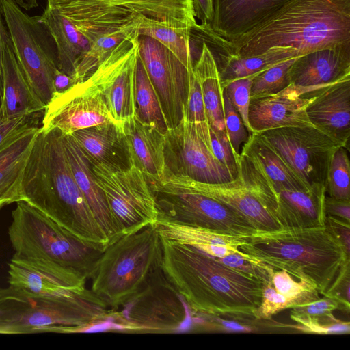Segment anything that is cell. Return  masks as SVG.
I'll use <instances>...</instances> for the list:
<instances>
[{
  "label": "cell",
  "mask_w": 350,
  "mask_h": 350,
  "mask_svg": "<svg viewBox=\"0 0 350 350\" xmlns=\"http://www.w3.org/2000/svg\"><path fill=\"white\" fill-rule=\"evenodd\" d=\"M9 286L36 295H53L85 288L81 274L57 263L14 254L8 263Z\"/></svg>",
  "instance_id": "obj_17"
},
{
  "label": "cell",
  "mask_w": 350,
  "mask_h": 350,
  "mask_svg": "<svg viewBox=\"0 0 350 350\" xmlns=\"http://www.w3.org/2000/svg\"><path fill=\"white\" fill-rule=\"evenodd\" d=\"M137 33L134 25L114 31L89 34L92 41L81 57L72 78L75 83L85 79L112 52L116 46L131 34Z\"/></svg>",
  "instance_id": "obj_34"
},
{
  "label": "cell",
  "mask_w": 350,
  "mask_h": 350,
  "mask_svg": "<svg viewBox=\"0 0 350 350\" xmlns=\"http://www.w3.org/2000/svg\"><path fill=\"white\" fill-rule=\"evenodd\" d=\"M62 139L74 178L110 244L121 236L113 224L104 193L97 183L91 165L72 137L62 134Z\"/></svg>",
  "instance_id": "obj_25"
},
{
  "label": "cell",
  "mask_w": 350,
  "mask_h": 350,
  "mask_svg": "<svg viewBox=\"0 0 350 350\" xmlns=\"http://www.w3.org/2000/svg\"><path fill=\"white\" fill-rule=\"evenodd\" d=\"M8 237L14 254L40 258L91 278L106 246L85 241L27 202H16Z\"/></svg>",
  "instance_id": "obj_7"
},
{
  "label": "cell",
  "mask_w": 350,
  "mask_h": 350,
  "mask_svg": "<svg viewBox=\"0 0 350 350\" xmlns=\"http://www.w3.org/2000/svg\"><path fill=\"white\" fill-rule=\"evenodd\" d=\"M288 308H291L289 301L275 291L271 277L268 282L263 284L260 304L254 310L252 316L256 320H268Z\"/></svg>",
  "instance_id": "obj_42"
},
{
  "label": "cell",
  "mask_w": 350,
  "mask_h": 350,
  "mask_svg": "<svg viewBox=\"0 0 350 350\" xmlns=\"http://www.w3.org/2000/svg\"><path fill=\"white\" fill-rule=\"evenodd\" d=\"M307 95L306 113L312 124L349 150L350 76Z\"/></svg>",
  "instance_id": "obj_20"
},
{
  "label": "cell",
  "mask_w": 350,
  "mask_h": 350,
  "mask_svg": "<svg viewBox=\"0 0 350 350\" xmlns=\"http://www.w3.org/2000/svg\"><path fill=\"white\" fill-rule=\"evenodd\" d=\"M257 74L237 79L222 85L226 89L233 107L239 113L250 135L252 133L248 121L250 93L253 79Z\"/></svg>",
  "instance_id": "obj_41"
},
{
  "label": "cell",
  "mask_w": 350,
  "mask_h": 350,
  "mask_svg": "<svg viewBox=\"0 0 350 350\" xmlns=\"http://www.w3.org/2000/svg\"><path fill=\"white\" fill-rule=\"evenodd\" d=\"M288 0H213L208 23L222 38L234 40L248 32Z\"/></svg>",
  "instance_id": "obj_23"
},
{
  "label": "cell",
  "mask_w": 350,
  "mask_h": 350,
  "mask_svg": "<svg viewBox=\"0 0 350 350\" xmlns=\"http://www.w3.org/2000/svg\"><path fill=\"white\" fill-rule=\"evenodd\" d=\"M296 57L288 59L258 73L252 81L250 99L277 94L288 86V70Z\"/></svg>",
  "instance_id": "obj_37"
},
{
  "label": "cell",
  "mask_w": 350,
  "mask_h": 350,
  "mask_svg": "<svg viewBox=\"0 0 350 350\" xmlns=\"http://www.w3.org/2000/svg\"><path fill=\"white\" fill-rule=\"evenodd\" d=\"M2 102V85H1V79L0 76V103Z\"/></svg>",
  "instance_id": "obj_54"
},
{
  "label": "cell",
  "mask_w": 350,
  "mask_h": 350,
  "mask_svg": "<svg viewBox=\"0 0 350 350\" xmlns=\"http://www.w3.org/2000/svg\"><path fill=\"white\" fill-rule=\"evenodd\" d=\"M222 88L225 129L232 150L238 162L242 148L247 142L250 134L239 113L230 100L226 89Z\"/></svg>",
  "instance_id": "obj_39"
},
{
  "label": "cell",
  "mask_w": 350,
  "mask_h": 350,
  "mask_svg": "<svg viewBox=\"0 0 350 350\" xmlns=\"http://www.w3.org/2000/svg\"><path fill=\"white\" fill-rule=\"evenodd\" d=\"M350 262H348L341 269L337 278L323 296L332 297L340 301L349 311L350 306Z\"/></svg>",
  "instance_id": "obj_47"
},
{
  "label": "cell",
  "mask_w": 350,
  "mask_h": 350,
  "mask_svg": "<svg viewBox=\"0 0 350 350\" xmlns=\"http://www.w3.org/2000/svg\"><path fill=\"white\" fill-rule=\"evenodd\" d=\"M350 222L342 219L327 215L325 224L334 235L343 244L349 253L350 246Z\"/></svg>",
  "instance_id": "obj_48"
},
{
  "label": "cell",
  "mask_w": 350,
  "mask_h": 350,
  "mask_svg": "<svg viewBox=\"0 0 350 350\" xmlns=\"http://www.w3.org/2000/svg\"><path fill=\"white\" fill-rule=\"evenodd\" d=\"M154 225L161 237L192 246L213 257L222 258L234 253L246 254L239 249L244 242L243 237L223 234L159 217Z\"/></svg>",
  "instance_id": "obj_28"
},
{
  "label": "cell",
  "mask_w": 350,
  "mask_h": 350,
  "mask_svg": "<svg viewBox=\"0 0 350 350\" xmlns=\"http://www.w3.org/2000/svg\"><path fill=\"white\" fill-rule=\"evenodd\" d=\"M325 212L327 215L350 222V200L326 196Z\"/></svg>",
  "instance_id": "obj_49"
},
{
  "label": "cell",
  "mask_w": 350,
  "mask_h": 350,
  "mask_svg": "<svg viewBox=\"0 0 350 350\" xmlns=\"http://www.w3.org/2000/svg\"><path fill=\"white\" fill-rule=\"evenodd\" d=\"M226 265L254 278L258 279L265 283L271 277L274 269L266 265L251 258L247 254H231L222 258H217Z\"/></svg>",
  "instance_id": "obj_43"
},
{
  "label": "cell",
  "mask_w": 350,
  "mask_h": 350,
  "mask_svg": "<svg viewBox=\"0 0 350 350\" xmlns=\"http://www.w3.org/2000/svg\"><path fill=\"white\" fill-rule=\"evenodd\" d=\"M240 155L262 172L276 189H309L293 173L276 149L260 133H252Z\"/></svg>",
  "instance_id": "obj_29"
},
{
  "label": "cell",
  "mask_w": 350,
  "mask_h": 350,
  "mask_svg": "<svg viewBox=\"0 0 350 350\" xmlns=\"http://www.w3.org/2000/svg\"><path fill=\"white\" fill-rule=\"evenodd\" d=\"M290 85L301 96L350 76V44L298 56L288 70Z\"/></svg>",
  "instance_id": "obj_18"
},
{
  "label": "cell",
  "mask_w": 350,
  "mask_h": 350,
  "mask_svg": "<svg viewBox=\"0 0 350 350\" xmlns=\"http://www.w3.org/2000/svg\"><path fill=\"white\" fill-rule=\"evenodd\" d=\"M335 310H342L349 312V310L337 299L323 296L306 305L293 308L291 318L294 320L298 318L321 317L332 313Z\"/></svg>",
  "instance_id": "obj_45"
},
{
  "label": "cell",
  "mask_w": 350,
  "mask_h": 350,
  "mask_svg": "<svg viewBox=\"0 0 350 350\" xmlns=\"http://www.w3.org/2000/svg\"><path fill=\"white\" fill-rule=\"evenodd\" d=\"M309 98L300 95L291 85L277 94L250 99L248 121L252 133L314 126L306 113Z\"/></svg>",
  "instance_id": "obj_21"
},
{
  "label": "cell",
  "mask_w": 350,
  "mask_h": 350,
  "mask_svg": "<svg viewBox=\"0 0 350 350\" xmlns=\"http://www.w3.org/2000/svg\"><path fill=\"white\" fill-rule=\"evenodd\" d=\"M163 247L154 224L124 234L107 245L92 279V291L109 308L135 295L161 267Z\"/></svg>",
  "instance_id": "obj_6"
},
{
  "label": "cell",
  "mask_w": 350,
  "mask_h": 350,
  "mask_svg": "<svg viewBox=\"0 0 350 350\" xmlns=\"http://www.w3.org/2000/svg\"><path fill=\"white\" fill-rule=\"evenodd\" d=\"M164 176L182 187L227 206L243 216L256 230L267 231L280 228L258 198L239 177L223 183H206L167 170Z\"/></svg>",
  "instance_id": "obj_19"
},
{
  "label": "cell",
  "mask_w": 350,
  "mask_h": 350,
  "mask_svg": "<svg viewBox=\"0 0 350 350\" xmlns=\"http://www.w3.org/2000/svg\"><path fill=\"white\" fill-rule=\"evenodd\" d=\"M139 36L150 37L169 49L190 71L193 68L191 29L175 27L170 24L139 15L134 21Z\"/></svg>",
  "instance_id": "obj_32"
},
{
  "label": "cell",
  "mask_w": 350,
  "mask_h": 350,
  "mask_svg": "<svg viewBox=\"0 0 350 350\" xmlns=\"http://www.w3.org/2000/svg\"><path fill=\"white\" fill-rule=\"evenodd\" d=\"M135 96L136 116L139 120L166 134L169 127L159 97L139 56L135 70Z\"/></svg>",
  "instance_id": "obj_33"
},
{
  "label": "cell",
  "mask_w": 350,
  "mask_h": 350,
  "mask_svg": "<svg viewBox=\"0 0 350 350\" xmlns=\"http://www.w3.org/2000/svg\"><path fill=\"white\" fill-rule=\"evenodd\" d=\"M347 150L344 146L338 148L330 160L327 192L329 196L335 198L350 200V165Z\"/></svg>",
  "instance_id": "obj_38"
},
{
  "label": "cell",
  "mask_w": 350,
  "mask_h": 350,
  "mask_svg": "<svg viewBox=\"0 0 350 350\" xmlns=\"http://www.w3.org/2000/svg\"><path fill=\"white\" fill-rule=\"evenodd\" d=\"M189 78L187 103L183 118L192 125L199 137L211 150L210 124L206 116L200 85L193 70L189 71Z\"/></svg>",
  "instance_id": "obj_35"
},
{
  "label": "cell",
  "mask_w": 350,
  "mask_h": 350,
  "mask_svg": "<svg viewBox=\"0 0 350 350\" xmlns=\"http://www.w3.org/2000/svg\"><path fill=\"white\" fill-rule=\"evenodd\" d=\"M92 168L121 237L156 223L159 211L155 196L139 169L105 163Z\"/></svg>",
  "instance_id": "obj_12"
},
{
  "label": "cell",
  "mask_w": 350,
  "mask_h": 350,
  "mask_svg": "<svg viewBox=\"0 0 350 350\" xmlns=\"http://www.w3.org/2000/svg\"><path fill=\"white\" fill-rule=\"evenodd\" d=\"M271 281L275 291L289 301L291 308L301 306L320 298L314 285L304 280L296 281L284 270H273Z\"/></svg>",
  "instance_id": "obj_36"
},
{
  "label": "cell",
  "mask_w": 350,
  "mask_h": 350,
  "mask_svg": "<svg viewBox=\"0 0 350 350\" xmlns=\"http://www.w3.org/2000/svg\"><path fill=\"white\" fill-rule=\"evenodd\" d=\"M189 308L160 267L131 298L116 308L95 328L132 333H174L189 321Z\"/></svg>",
  "instance_id": "obj_9"
},
{
  "label": "cell",
  "mask_w": 350,
  "mask_h": 350,
  "mask_svg": "<svg viewBox=\"0 0 350 350\" xmlns=\"http://www.w3.org/2000/svg\"><path fill=\"white\" fill-rule=\"evenodd\" d=\"M108 123L116 124L98 83L91 73L68 90L54 93L44 110L41 129L44 131L57 129L64 135H70L78 130Z\"/></svg>",
  "instance_id": "obj_14"
},
{
  "label": "cell",
  "mask_w": 350,
  "mask_h": 350,
  "mask_svg": "<svg viewBox=\"0 0 350 350\" xmlns=\"http://www.w3.org/2000/svg\"><path fill=\"white\" fill-rule=\"evenodd\" d=\"M161 239L162 269L190 312L253 317L263 282L192 246Z\"/></svg>",
  "instance_id": "obj_1"
},
{
  "label": "cell",
  "mask_w": 350,
  "mask_h": 350,
  "mask_svg": "<svg viewBox=\"0 0 350 350\" xmlns=\"http://www.w3.org/2000/svg\"><path fill=\"white\" fill-rule=\"evenodd\" d=\"M296 325H282L304 333L317 334H348L350 323L336 319L333 313L317 317H304L293 320Z\"/></svg>",
  "instance_id": "obj_40"
},
{
  "label": "cell",
  "mask_w": 350,
  "mask_h": 350,
  "mask_svg": "<svg viewBox=\"0 0 350 350\" xmlns=\"http://www.w3.org/2000/svg\"><path fill=\"white\" fill-rule=\"evenodd\" d=\"M1 79V110L6 118L38 116L44 112L46 106L27 81L13 51L11 40L4 51Z\"/></svg>",
  "instance_id": "obj_26"
},
{
  "label": "cell",
  "mask_w": 350,
  "mask_h": 350,
  "mask_svg": "<svg viewBox=\"0 0 350 350\" xmlns=\"http://www.w3.org/2000/svg\"><path fill=\"white\" fill-rule=\"evenodd\" d=\"M202 44L200 55L193 64V72L201 88L210 126L217 131L225 129L223 88L215 59L208 46Z\"/></svg>",
  "instance_id": "obj_31"
},
{
  "label": "cell",
  "mask_w": 350,
  "mask_h": 350,
  "mask_svg": "<svg viewBox=\"0 0 350 350\" xmlns=\"http://www.w3.org/2000/svg\"><path fill=\"white\" fill-rule=\"evenodd\" d=\"M22 189L24 202L75 237L109 245L74 178L59 131L40 129L24 170Z\"/></svg>",
  "instance_id": "obj_2"
},
{
  "label": "cell",
  "mask_w": 350,
  "mask_h": 350,
  "mask_svg": "<svg viewBox=\"0 0 350 350\" xmlns=\"http://www.w3.org/2000/svg\"><path fill=\"white\" fill-rule=\"evenodd\" d=\"M40 16L55 41L59 69L72 77L91 40L67 18L48 6Z\"/></svg>",
  "instance_id": "obj_30"
},
{
  "label": "cell",
  "mask_w": 350,
  "mask_h": 350,
  "mask_svg": "<svg viewBox=\"0 0 350 350\" xmlns=\"http://www.w3.org/2000/svg\"><path fill=\"white\" fill-rule=\"evenodd\" d=\"M10 40V37L5 25L1 0H0V76L2 72L4 51L7 43Z\"/></svg>",
  "instance_id": "obj_52"
},
{
  "label": "cell",
  "mask_w": 350,
  "mask_h": 350,
  "mask_svg": "<svg viewBox=\"0 0 350 350\" xmlns=\"http://www.w3.org/2000/svg\"><path fill=\"white\" fill-rule=\"evenodd\" d=\"M139 57L157 94L169 129H173L183 117L189 71L169 49L148 36H139Z\"/></svg>",
  "instance_id": "obj_15"
},
{
  "label": "cell",
  "mask_w": 350,
  "mask_h": 350,
  "mask_svg": "<svg viewBox=\"0 0 350 350\" xmlns=\"http://www.w3.org/2000/svg\"><path fill=\"white\" fill-rule=\"evenodd\" d=\"M260 133L308 188H327L332 156L343 144L314 126L282 127Z\"/></svg>",
  "instance_id": "obj_13"
},
{
  "label": "cell",
  "mask_w": 350,
  "mask_h": 350,
  "mask_svg": "<svg viewBox=\"0 0 350 350\" xmlns=\"http://www.w3.org/2000/svg\"><path fill=\"white\" fill-rule=\"evenodd\" d=\"M165 159L167 171L196 181L223 183L235 179L183 118L165 135Z\"/></svg>",
  "instance_id": "obj_16"
},
{
  "label": "cell",
  "mask_w": 350,
  "mask_h": 350,
  "mask_svg": "<svg viewBox=\"0 0 350 350\" xmlns=\"http://www.w3.org/2000/svg\"><path fill=\"white\" fill-rule=\"evenodd\" d=\"M40 129L38 125L30 126L0 148V209L23 201L24 170Z\"/></svg>",
  "instance_id": "obj_24"
},
{
  "label": "cell",
  "mask_w": 350,
  "mask_h": 350,
  "mask_svg": "<svg viewBox=\"0 0 350 350\" xmlns=\"http://www.w3.org/2000/svg\"><path fill=\"white\" fill-rule=\"evenodd\" d=\"M210 139L211 152L214 157L225 166L232 176L238 175V162L232 150L226 130L217 131L211 126Z\"/></svg>",
  "instance_id": "obj_44"
},
{
  "label": "cell",
  "mask_w": 350,
  "mask_h": 350,
  "mask_svg": "<svg viewBox=\"0 0 350 350\" xmlns=\"http://www.w3.org/2000/svg\"><path fill=\"white\" fill-rule=\"evenodd\" d=\"M37 116H31L6 118L3 115L0 106V148L27 128L37 125L35 123V117Z\"/></svg>",
  "instance_id": "obj_46"
},
{
  "label": "cell",
  "mask_w": 350,
  "mask_h": 350,
  "mask_svg": "<svg viewBox=\"0 0 350 350\" xmlns=\"http://www.w3.org/2000/svg\"><path fill=\"white\" fill-rule=\"evenodd\" d=\"M121 132L129 166L139 169L147 180L163 178L165 134L143 123L137 116L122 124Z\"/></svg>",
  "instance_id": "obj_22"
},
{
  "label": "cell",
  "mask_w": 350,
  "mask_h": 350,
  "mask_svg": "<svg viewBox=\"0 0 350 350\" xmlns=\"http://www.w3.org/2000/svg\"><path fill=\"white\" fill-rule=\"evenodd\" d=\"M20 8L28 11L38 5L37 0H13Z\"/></svg>",
  "instance_id": "obj_53"
},
{
  "label": "cell",
  "mask_w": 350,
  "mask_h": 350,
  "mask_svg": "<svg viewBox=\"0 0 350 350\" xmlns=\"http://www.w3.org/2000/svg\"><path fill=\"white\" fill-rule=\"evenodd\" d=\"M53 88L55 93H62L70 88L75 83L73 79L57 68L53 76Z\"/></svg>",
  "instance_id": "obj_51"
},
{
  "label": "cell",
  "mask_w": 350,
  "mask_h": 350,
  "mask_svg": "<svg viewBox=\"0 0 350 350\" xmlns=\"http://www.w3.org/2000/svg\"><path fill=\"white\" fill-rule=\"evenodd\" d=\"M85 35L131 26L139 15L175 27L191 29L196 22L192 0H47Z\"/></svg>",
  "instance_id": "obj_8"
},
{
  "label": "cell",
  "mask_w": 350,
  "mask_h": 350,
  "mask_svg": "<svg viewBox=\"0 0 350 350\" xmlns=\"http://www.w3.org/2000/svg\"><path fill=\"white\" fill-rule=\"evenodd\" d=\"M92 167L105 163L129 166L121 127L113 123L98 124L70 135Z\"/></svg>",
  "instance_id": "obj_27"
},
{
  "label": "cell",
  "mask_w": 350,
  "mask_h": 350,
  "mask_svg": "<svg viewBox=\"0 0 350 350\" xmlns=\"http://www.w3.org/2000/svg\"><path fill=\"white\" fill-rule=\"evenodd\" d=\"M344 44H350V0H288L248 32L223 42L225 51L240 57L275 46L302 55Z\"/></svg>",
  "instance_id": "obj_3"
},
{
  "label": "cell",
  "mask_w": 350,
  "mask_h": 350,
  "mask_svg": "<svg viewBox=\"0 0 350 350\" xmlns=\"http://www.w3.org/2000/svg\"><path fill=\"white\" fill-rule=\"evenodd\" d=\"M154 194L159 218L245 237L256 230L241 215L219 202L176 183L166 176L147 180Z\"/></svg>",
  "instance_id": "obj_11"
},
{
  "label": "cell",
  "mask_w": 350,
  "mask_h": 350,
  "mask_svg": "<svg viewBox=\"0 0 350 350\" xmlns=\"http://www.w3.org/2000/svg\"><path fill=\"white\" fill-rule=\"evenodd\" d=\"M5 25L17 62L29 85L46 106L59 68L57 48L41 16H31L13 0H1Z\"/></svg>",
  "instance_id": "obj_10"
},
{
  "label": "cell",
  "mask_w": 350,
  "mask_h": 350,
  "mask_svg": "<svg viewBox=\"0 0 350 350\" xmlns=\"http://www.w3.org/2000/svg\"><path fill=\"white\" fill-rule=\"evenodd\" d=\"M195 18L201 24L209 23L213 14V0H192Z\"/></svg>",
  "instance_id": "obj_50"
},
{
  "label": "cell",
  "mask_w": 350,
  "mask_h": 350,
  "mask_svg": "<svg viewBox=\"0 0 350 350\" xmlns=\"http://www.w3.org/2000/svg\"><path fill=\"white\" fill-rule=\"evenodd\" d=\"M243 240L241 252L274 270L308 281L322 295L350 262V254L326 224L256 230Z\"/></svg>",
  "instance_id": "obj_4"
},
{
  "label": "cell",
  "mask_w": 350,
  "mask_h": 350,
  "mask_svg": "<svg viewBox=\"0 0 350 350\" xmlns=\"http://www.w3.org/2000/svg\"><path fill=\"white\" fill-rule=\"evenodd\" d=\"M107 304L85 288L42 295L0 288V334L83 332L103 321Z\"/></svg>",
  "instance_id": "obj_5"
}]
</instances>
